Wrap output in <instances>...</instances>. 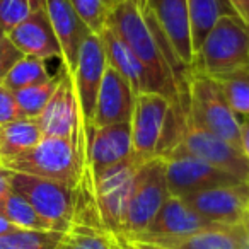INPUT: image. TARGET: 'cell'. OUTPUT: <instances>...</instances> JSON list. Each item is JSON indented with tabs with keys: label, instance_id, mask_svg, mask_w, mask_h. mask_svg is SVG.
I'll use <instances>...</instances> for the list:
<instances>
[{
	"label": "cell",
	"instance_id": "7402d4cb",
	"mask_svg": "<svg viewBox=\"0 0 249 249\" xmlns=\"http://www.w3.org/2000/svg\"><path fill=\"white\" fill-rule=\"evenodd\" d=\"M43 139L36 118H19L0 128V160L31 150Z\"/></svg>",
	"mask_w": 249,
	"mask_h": 249
},
{
	"label": "cell",
	"instance_id": "f35d334b",
	"mask_svg": "<svg viewBox=\"0 0 249 249\" xmlns=\"http://www.w3.org/2000/svg\"><path fill=\"white\" fill-rule=\"evenodd\" d=\"M128 241L132 249H167L159 244H154V242H147V241H132V239H128Z\"/></svg>",
	"mask_w": 249,
	"mask_h": 249
},
{
	"label": "cell",
	"instance_id": "e575fe53",
	"mask_svg": "<svg viewBox=\"0 0 249 249\" xmlns=\"http://www.w3.org/2000/svg\"><path fill=\"white\" fill-rule=\"evenodd\" d=\"M11 191V171L0 167V215H2V208H4V203Z\"/></svg>",
	"mask_w": 249,
	"mask_h": 249
},
{
	"label": "cell",
	"instance_id": "9c48e42d",
	"mask_svg": "<svg viewBox=\"0 0 249 249\" xmlns=\"http://www.w3.org/2000/svg\"><path fill=\"white\" fill-rule=\"evenodd\" d=\"M36 120L43 137L73 140L86 156V126L77 104L72 75L63 67L55 94Z\"/></svg>",
	"mask_w": 249,
	"mask_h": 249
},
{
	"label": "cell",
	"instance_id": "2e32d148",
	"mask_svg": "<svg viewBox=\"0 0 249 249\" xmlns=\"http://www.w3.org/2000/svg\"><path fill=\"white\" fill-rule=\"evenodd\" d=\"M135 92L128 82L107 65L97 92L94 114L89 126H109V124L128 123L133 113Z\"/></svg>",
	"mask_w": 249,
	"mask_h": 249
},
{
	"label": "cell",
	"instance_id": "4dcf8cb0",
	"mask_svg": "<svg viewBox=\"0 0 249 249\" xmlns=\"http://www.w3.org/2000/svg\"><path fill=\"white\" fill-rule=\"evenodd\" d=\"M36 9L31 0H0V28L7 35Z\"/></svg>",
	"mask_w": 249,
	"mask_h": 249
},
{
	"label": "cell",
	"instance_id": "30bf717a",
	"mask_svg": "<svg viewBox=\"0 0 249 249\" xmlns=\"http://www.w3.org/2000/svg\"><path fill=\"white\" fill-rule=\"evenodd\" d=\"M171 103L157 92H142L135 96L130 118L133 156L145 162L157 157Z\"/></svg>",
	"mask_w": 249,
	"mask_h": 249
},
{
	"label": "cell",
	"instance_id": "7c38bea8",
	"mask_svg": "<svg viewBox=\"0 0 249 249\" xmlns=\"http://www.w3.org/2000/svg\"><path fill=\"white\" fill-rule=\"evenodd\" d=\"M164 160H166V178L171 196L184 198L188 195L210 188L246 183L190 154L173 152L164 157Z\"/></svg>",
	"mask_w": 249,
	"mask_h": 249
},
{
	"label": "cell",
	"instance_id": "52a82bcc",
	"mask_svg": "<svg viewBox=\"0 0 249 249\" xmlns=\"http://www.w3.org/2000/svg\"><path fill=\"white\" fill-rule=\"evenodd\" d=\"M11 188L48 222L52 231L67 232L70 229L75 217L77 190L21 173H11Z\"/></svg>",
	"mask_w": 249,
	"mask_h": 249
},
{
	"label": "cell",
	"instance_id": "d6986e66",
	"mask_svg": "<svg viewBox=\"0 0 249 249\" xmlns=\"http://www.w3.org/2000/svg\"><path fill=\"white\" fill-rule=\"evenodd\" d=\"M11 43L26 56H36L41 60H62V48L53 28L48 21L45 7L33 11L19 26L7 33Z\"/></svg>",
	"mask_w": 249,
	"mask_h": 249
},
{
	"label": "cell",
	"instance_id": "ba28073f",
	"mask_svg": "<svg viewBox=\"0 0 249 249\" xmlns=\"http://www.w3.org/2000/svg\"><path fill=\"white\" fill-rule=\"evenodd\" d=\"M173 152L190 154V156L205 160L210 166L224 171V173H229L239 178L241 181L249 183V160L246 159L244 152L232 143H229L227 140L198 126L188 114V106L183 137H181L179 145Z\"/></svg>",
	"mask_w": 249,
	"mask_h": 249
},
{
	"label": "cell",
	"instance_id": "f1b7e54d",
	"mask_svg": "<svg viewBox=\"0 0 249 249\" xmlns=\"http://www.w3.org/2000/svg\"><path fill=\"white\" fill-rule=\"evenodd\" d=\"M65 232L19 231L0 237V249H56Z\"/></svg>",
	"mask_w": 249,
	"mask_h": 249
},
{
	"label": "cell",
	"instance_id": "d4e9b609",
	"mask_svg": "<svg viewBox=\"0 0 249 249\" xmlns=\"http://www.w3.org/2000/svg\"><path fill=\"white\" fill-rule=\"evenodd\" d=\"M52 73L48 72L46 62L36 56H22L21 60L16 62V65L9 70V73L5 75L2 86H5L9 90L16 92L19 89L24 87L35 86V84H41L52 79Z\"/></svg>",
	"mask_w": 249,
	"mask_h": 249
},
{
	"label": "cell",
	"instance_id": "4fadbf2b",
	"mask_svg": "<svg viewBox=\"0 0 249 249\" xmlns=\"http://www.w3.org/2000/svg\"><path fill=\"white\" fill-rule=\"evenodd\" d=\"M106 69L107 60L103 41L97 35L90 33L80 46L75 69L72 72L77 104H79V111L86 130L90 124V120H92L97 92H99Z\"/></svg>",
	"mask_w": 249,
	"mask_h": 249
},
{
	"label": "cell",
	"instance_id": "f546056e",
	"mask_svg": "<svg viewBox=\"0 0 249 249\" xmlns=\"http://www.w3.org/2000/svg\"><path fill=\"white\" fill-rule=\"evenodd\" d=\"M118 0H70L73 11L92 35H101Z\"/></svg>",
	"mask_w": 249,
	"mask_h": 249
},
{
	"label": "cell",
	"instance_id": "74e56055",
	"mask_svg": "<svg viewBox=\"0 0 249 249\" xmlns=\"http://www.w3.org/2000/svg\"><path fill=\"white\" fill-rule=\"evenodd\" d=\"M16 231H19V229L16 227L12 222H9L4 215H0V237H2V235L12 234V232H16Z\"/></svg>",
	"mask_w": 249,
	"mask_h": 249
},
{
	"label": "cell",
	"instance_id": "3957f363",
	"mask_svg": "<svg viewBox=\"0 0 249 249\" xmlns=\"http://www.w3.org/2000/svg\"><path fill=\"white\" fill-rule=\"evenodd\" d=\"M244 67H249V28L225 12L198 46L190 70L217 79Z\"/></svg>",
	"mask_w": 249,
	"mask_h": 249
},
{
	"label": "cell",
	"instance_id": "e0dca14e",
	"mask_svg": "<svg viewBox=\"0 0 249 249\" xmlns=\"http://www.w3.org/2000/svg\"><path fill=\"white\" fill-rule=\"evenodd\" d=\"M43 7L62 48L63 69L72 75L79 50L90 31L73 11L70 0H43Z\"/></svg>",
	"mask_w": 249,
	"mask_h": 249
},
{
	"label": "cell",
	"instance_id": "d6a6232c",
	"mask_svg": "<svg viewBox=\"0 0 249 249\" xmlns=\"http://www.w3.org/2000/svg\"><path fill=\"white\" fill-rule=\"evenodd\" d=\"M22 56L24 55L12 45L11 39H9L7 36L0 41V86H2V82H4L9 70H11L12 67L16 65V62L21 60Z\"/></svg>",
	"mask_w": 249,
	"mask_h": 249
},
{
	"label": "cell",
	"instance_id": "ac0fdd59",
	"mask_svg": "<svg viewBox=\"0 0 249 249\" xmlns=\"http://www.w3.org/2000/svg\"><path fill=\"white\" fill-rule=\"evenodd\" d=\"M224 225H217L213 222L203 218L193 210L183 198L169 196L162 205L154 220L142 234L130 239L142 237H179L193 232L207 231V229H220Z\"/></svg>",
	"mask_w": 249,
	"mask_h": 249
},
{
	"label": "cell",
	"instance_id": "277c9868",
	"mask_svg": "<svg viewBox=\"0 0 249 249\" xmlns=\"http://www.w3.org/2000/svg\"><path fill=\"white\" fill-rule=\"evenodd\" d=\"M184 82L188 114L191 120L198 126L241 149V120L231 109L217 80L195 70H188Z\"/></svg>",
	"mask_w": 249,
	"mask_h": 249
},
{
	"label": "cell",
	"instance_id": "6da1fadb",
	"mask_svg": "<svg viewBox=\"0 0 249 249\" xmlns=\"http://www.w3.org/2000/svg\"><path fill=\"white\" fill-rule=\"evenodd\" d=\"M107 28L113 29L143 65L152 92L167 97L171 104L181 103L186 90L184 77L188 69L178 62L149 16L137 5L118 0L107 19Z\"/></svg>",
	"mask_w": 249,
	"mask_h": 249
},
{
	"label": "cell",
	"instance_id": "cb8c5ba5",
	"mask_svg": "<svg viewBox=\"0 0 249 249\" xmlns=\"http://www.w3.org/2000/svg\"><path fill=\"white\" fill-rule=\"evenodd\" d=\"M188 12H190L191 24V39H193V50L196 53L198 46L201 45L203 38L208 35L217 19L225 14L220 0H186Z\"/></svg>",
	"mask_w": 249,
	"mask_h": 249
},
{
	"label": "cell",
	"instance_id": "484cf974",
	"mask_svg": "<svg viewBox=\"0 0 249 249\" xmlns=\"http://www.w3.org/2000/svg\"><path fill=\"white\" fill-rule=\"evenodd\" d=\"M60 73L53 75L50 80L41 84H35V86L24 87L14 92L16 103H18L19 113L22 118H38L43 113V109L46 107L48 101L52 99V96L55 94L56 87L60 82Z\"/></svg>",
	"mask_w": 249,
	"mask_h": 249
},
{
	"label": "cell",
	"instance_id": "603a6c76",
	"mask_svg": "<svg viewBox=\"0 0 249 249\" xmlns=\"http://www.w3.org/2000/svg\"><path fill=\"white\" fill-rule=\"evenodd\" d=\"M224 92L231 109L234 114L242 120L249 118V67L234 70L215 79Z\"/></svg>",
	"mask_w": 249,
	"mask_h": 249
},
{
	"label": "cell",
	"instance_id": "9a60e30c",
	"mask_svg": "<svg viewBox=\"0 0 249 249\" xmlns=\"http://www.w3.org/2000/svg\"><path fill=\"white\" fill-rule=\"evenodd\" d=\"M130 157H133L130 121L109 124V126H87L86 162L89 178Z\"/></svg>",
	"mask_w": 249,
	"mask_h": 249
},
{
	"label": "cell",
	"instance_id": "8992f818",
	"mask_svg": "<svg viewBox=\"0 0 249 249\" xmlns=\"http://www.w3.org/2000/svg\"><path fill=\"white\" fill-rule=\"evenodd\" d=\"M169 196L166 160L162 157H154L140 164L133 179L126 215H124V237L130 239L142 234Z\"/></svg>",
	"mask_w": 249,
	"mask_h": 249
},
{
	"label": "cell",
	"instance_id": "44dd1931",
	"mask_svg": "<svg viewBox=\"0 0 249 249\" xmlns=\"http://www.w3.org/2000/svg\"><path fill=\"white\" fill-rule=\"evenodd\" d=\"M132 241H147L167 249H239V225L207 229L179 237H142Z\"/></svg>",
	"mask_w": 249,
	"mask_h": 249
},
{
	"label": "cell",
	"instance_id": "83f0119b",
	"mask_svg": "<svg viewBox=\"0 0 249 249\" xmlns=\"http://www.w3.org/2000/svg\"><path fill=\"white\" fill-rule=\"evenodd\" d=\"M56 249H109L107 234L97 225L73 222Z\"/></svg>",
	"mask_w": 249,
	"mask_h": 249
},
{
	"label": "cell",
	"instance_id": "ffe728a7",
	"mask_svg": "<svg viewBox=\"0 0 249 249\" xmlns=\"http://www.w3.org/2000/svg\"><path fill=\"white\" fill-rule=\"evenodd\" d=\"M99 38H101V41H103L107 65L113 67V69L128 82V86L132 87L135 96H139V94H142V92H152V86H150V80H149V77H147V72H145V69H143V65L139 62V58L133 55L132 50L114 35L113 29L106 26V28L101 31Z\"/></svg>",
	"mask_w": 249,
	"mask_h": 249
},
{
	"label": "cell",
	"instance_id": "8fae6325",
	"mask_svg": "<svg viewBox=\"0 0 249 249\" xmlns=\"http://www.w3.org/2000/svg\"><path fill=\"white\" fill-rule=\"evenodd\" d=\"M143 14L160 31L178 62L190 70L195 62V50L186 0H143Z\"/></svg>",
	"mask_w": 249,
	"mask_h": 249
},
{
	"label": "cell",
	"instance_id": "ee69618b",
	"mask_svg": "<svg viewBox=\"0 0 249 249\" xmlns=\"http://www.w3.org/2000/svg\"><path fill=\"white\" fill-rule=\"evenodd\" d=\"M5 36H7V35H5V31H4L2 28H0V41H2V39H4Z\"/></svg>",
	"mask_w": 249,
	"mask_h": 249
},
{
	"label": "cell",
	"instance_id": "ab89813d",
	"mask_svg": "<svg viewBox=\"0 0 249 249\" xmlns=\"http://www.w3.org/2000/svg\"><path fill=\"white\" fill-rule=\"evenodd\" d=\"M239 249H249V234L239 225Z\"/></svg>",
	"mask_w": 249,
	"mask_h": 249
},
{
	"label": "cell",
	"instance_id": "7bdbcfd3",
	"mask_svg": "<svg viewBox=\"0 0 249 249\" xmlns=\"http://www.w3.org/2000/svg\"><path fill=\"white\" fill-rule=\"evenodd\" d=\"M31 2L36 5V7H43V0H31Z\"/></svg>",
	"mask_w": 249,
	"mask_h": 249
},
{
	"label": "cell",
	"instance_id": "60d3db41",
	"mask_svg": "<svg viewBox=\"0 0 249 249\" xmlns=\"http://www.w3.org/2000/svg\"><path fill=\"white\" fill-rule=\"evenodd\" d=\"M241 227L244 229L246 232L249 234V205H248V210H246V215H244V220H242Z\"/></svg>",
	"mask_w": 249,
	"mask_h": 249
},
{
	"label": "cell",
	"instance_id": "b9f144b4",
	"mask_svg": "<svg viewBox=\"0 0 249 249\" xmlns=\"http://www.w3.org/2000/svg\"><path fill=\"white\" fill-rule=\"evenodd\" d=\"M124 2H130V4L137 5V7H139L140 11L143 12V0H124Z\"/></svg>",
	"mask_w": 249,
	"mask_h": 249
},
{
	"label": "cell",
	"instance_id": "5b68a950",
	"mask_svg": "<svg viewBox=\"0 0 249 249\" xmlns=\"http://www.w3.org/2000/svg\"><path fill=\"white\" fill-rule=\"evenodd\" d=\"M142 160L135 156L92 174V198L99 227L106 234L123 235V224L133 179Z\"/></svg>",
	"mask_w": 249,
	"mask_h": 249
},
{
	"label": "cell",
	"instance_id": "7a4b0ae2",
	"mask_svg": "<svg viewBox=\"0 0 249 249\" xmlns=\"http://www.w3.org/2000/svg\"><path fill=\"white\" fill-rule=\"evenodd\" d=\"M0 167L11 173L62 183L72 190H79L82 183L90 184L86 156L73 140L43 137L31 150L11 159L0 160Z\"/></svg>",
	"mask_w": 249,
	"mask_h": 249
},
{
	"label": "cell",
	"instance_id": "836d02e7",
	"mask_svg": "<svg viewBox=\"0 0 249 249\" xmlns=\"http://www.w3.org/2000/svg\"><path fill=\"white\" fill-rule=\"evenodd\" d=\"M227 11L249 28V0H225Z\"/></svg>",
	"mask_w": 249,
	"mask_h": 249
},
{
	"label": "cell",
	"instance_id": "1f68e13d",
	"mask_svg": "<svg viewBox=\"0 0 249 249\" xmlns=\"http://www.w3.org/2000/svg\"><path fill=\"white\" fill-rule=\"evenodd\" d=\"M21 113H19L18 103H16L14 92L9 90L5 86H0V128L5 124L12 123V121L19 120Z\"/></svg>",
	"mask_w": 249,
	"mask_h": 249
},
{
	"label": "cell",
	"instance_id": "d590c367",
	"mask_svg": "<svg viewBox=\"0 0 249 249\" xmlns=\"http://www.w3.org/2000/svg\"><path fill=\"white\" fill-rule=\"evenodd\" d=\"M241 150L249 160V118L241 120Z\"/></svg>",
	"mask_w": 249,
	"mask_h": 249
},
{
	"label": "cell",
	"instance_id": "5bb4252c",
	"mask_svg": "<svg viewBox=\"0 0 249 249\" xmlns=\"http://www.w3.org/2000/svg\"><path fill=\"white\" fill-rule=\"evenodd\" d=\"M203 218L224 227H235L244 220L249 205V183L227 184L198 191L183 198Z\"/></svg>",
	"mask_w": 249,
	"mask_h": 249
},
{
	"label": "cell",
	"instance_id": "4316f807",
	"mask_svg": "<svg viewBox=\"0 0 249 249\" xmlns=\"http://www.w3.org/2000/svg\"><path fill=\"white\" fill-rule=\"evenodd\" d=\"M2 215L22 231H52L50 224L21 196L11 191L2 208Z\"/></svg>",
	"mask_w": 249,
	"mask_h": 249
},
{
	"label": "cell",
	"instance_id": "8d00e7d4",
	"mask_svg": "<svg viewBox=\"0 0 249 249\" xmlns=\"http://www.w3.org/2000/svg\"><path fill=\"white\" fill-rule=\"evenodd\" d=\"M107 241H109V249H132L130 241L124 235L107 234Z\"/></svg>",
	"mask_w": 249,
	"mask_h": 249
}]
</instances>
